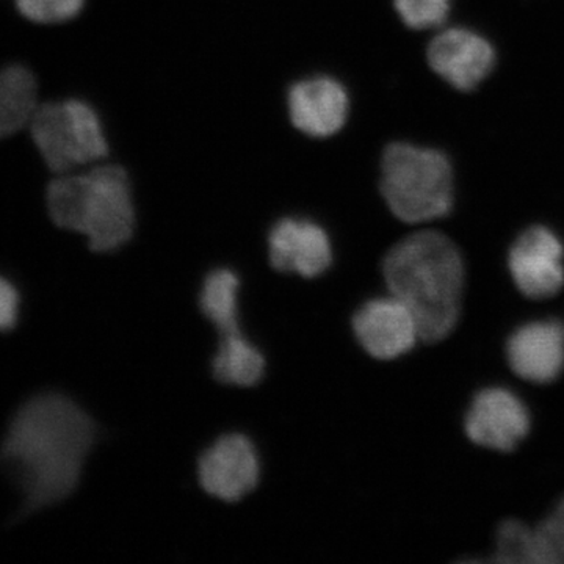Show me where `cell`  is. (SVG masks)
Listing matches in <instances>:
<instances>
[{"mask_svg":"<svg viewBox=\"0 0 564 564\" xmlns=\"http://www.w3.org/2000/svg\"><path fill=\"white\" fill-rule=\"evenodd\" d=\"M95 441V422L68 397L46 392L22 404L0 447V459L22 496L21 513L68 499Z\"/></svg>","mask_w":564,"mask_h":564,"instance_id":"cell-1","label":"cell"},{"mask_svg":"<svg viewBox=\"0 0 564 564\" xmlns=\"http://www.w3.org/2000/svg\"><path fill=\"white\" fill-rule=\"evenodd\" d=\"M384 280L395 299L411 311L421 339L437 343L458 323L464 263L443 234L423 231L397 243L386 256Z\"/></svg>","mask_w":564,"mask_h":564,"instance_id":"cell-2","label":"cell"},{"mask_svg":"<svg viewBox=\"0 0 564 564\" xmlns=\"http://www.w3.org/2000/svg\"><path fill=\"white\" fill-rule=\"evenodd\" d=\"M47 207L55 225L87 237L96 252L117 251L135 231V207L128 173L99 165L51 182Z\"/></svg>","mask_w":564,"mask_h":564,"instance_id":"cell-3","label":"cell"},{"mask_svg":"<svg viewBox=\"0 0 564 564\" xmlns=\"http://www.w3.org/2000/svg\"><path fill=\"white\" fill-rule=\"evenodd\" d=\"M381 193L389 209L406 223L444 217L454 202V174L443 152L393 143L381 161Z\"/></svg>","mask_w":564,"mask_h":564,"instance_id":"cell-4","label":"cell"},{"mask_svg":"<svg viewBox=\"0 0 564 564\" xmlns=\"http://www.w3.org/2000/svg\"><path fill=\"white\" fill-rule=\"evenodd\" d=\"M31 131L44 162L58 174L102 161L109 154L101 118L90 104L79 99L36 107Z\"/></svg>","mask_w":564,"mask_h":564,"instance_id":"cell-5","label":"cell"},{"mask_svg":"<svg viewBox=\"0 0 564 564\" xmlns=\"http://www.w3.org/2000/svg\"><path fill=\"white\" fill-rule=\"evenodd\" d=\"M508 267L519 291L533 300L556 295L564 285V248L554 231L544 226L527 229L508 256Z\"/></svg>","mask_w":564,"mask_h":564,"instance_id":"cell-6","label":"cell"},{"mask_svg":"<svg viewBox=\"0 0 564 564\" xmlns=\"http://www.w3.org/2000/svg\"><path fill=\"white\" fill-rule=\"evenodd\" d=\"M199 484L223 502H239L254 491L261 478L258 451L242 434L217 441L199 459Z\"/></svg>","mask_w":564,"mask_h":564,"instance_id":"cell-7","label":"cell"},{"mask_svg":"<svg viewBox=\"0 0 564 564\" xmlns=\"http://www.w3.org/2000/svg\"><path fill=\"white\" fill-rule=\"evenodd\" d=\"M529 430V410L507 388L484 389L475 395L467 411V436L481 447L511 452L524 440Z\"/></svg>","mask_w":564,"mask_h":564,"instance_id":"cell-8","label":"cell"},{"mask_svg":"<svg viewBox=\"0 0 564 564\" xmlns=\"http://www.w3.org/2000/svg\"><path fill=\"white\" fill-rule=\"evenodd\" d=\"M352 332L364 350L377 359H395L421 339L417 322L395 296L370 300L352 317Z\"/></svg>","mask_w":564,"mask_h":564,"instance_id":"cell-9","label":"cell"},{"mask_svg":"<svg viewBox=\"0 0 564 564\" xmlns=\"http://www.w3.org/2000/svg\"><path fill=\"white\" fill-rule=\"evenodd\" d=\"M270 262L278 272L317 278L333 263L328 234L317 223L284 218L269 236Z\"/></svg>","mask_w":564,"mask_h":564,"instance_id":"cell-10","label":"cell"},{"mask_svg":"<svg viewBox=\"0 0 564 564\" xmlns=\"http://www.w3.org/2000/svg\"><path fill=\"white\" fill-rule=\"evenodd\" d=\"M429 62L437 76L467 91L491 73L496 54L484 36L466 29H448L430 44Z\"/></svg>","mask_w":564,"mask_h":564,"instance_id":"cell-11","label":"cell"},{"mask_svg":"<svg viewBox=\"0 0 564 564\" xmlns=\"http://www.w3.org/2000/svg\"><path fill=\"white\" fill-rule=\"evenodd\" d=\"M513 372L536 384L552 383L564 370V328L556 321L525 323L507 345Z\"/></svg>","mask_w":564,"mask_h":564,"instance_id":"cell-12","label":"cell"},{"mask_svg":"<svg viewBox=\"0 0 564 564\" xmlns=\"http://www.w3.org/2000/svg\"><path fill=\"white\" fill-rule=\"evenodd\" d=\"M288 104L293 126L315 139H326L339 132L350 109L344 85L326 76L311 77L293 85Z\"/></svg>","mask_w":564,"mask_h":564,"instance_id":"cell-13","label":"cell"},{"mask_svg":"<svg viewBox=\"0 0 564 564\" xmlns=\"http://www.w3.org/2000/svg\"><path fill=\"white\" fill-rule=\"evenodd\" d=\"M39 84L28 66L9 65L0 69V139L31 124L39 107Z\"/></svg>","mask_w":564,"mask_h":564,"instance_id":"cell-14","label":"cell"},{"mask_svg":"<svg viewBox=\"0 0 564 564\" xmlns=\"http://www.w3.org/2000/svg\"><path fill=\"white\" fill-rule=\"evenodd\" d=\"M265 359L242 333L221 336L214 358V377L223 384L251 388L262 380Z\"/></svg>","mask_w":564,"mask_h":564,"instance_id":"cell-15","label":"cell"},{"mask_svg":"<svg viewBox=\"0 0 564 564\" xmlns=\"http://www.w3.org/2000/svg\"><path fill=\"white\" fill-rule=\"evenodd\" d=\"M240 281L231 270H215L204 281L199 306L221 336L240 332Z\"/></svg>","mask_w":564,"mask_h":564,"instance_id":"cell-16","label":"cell"},{"mask_svg":"<svg viewBox=\"0 0 564 564\" xmlns=\"http://www.w3.org/2000/svg\"><path fill=\"white\" fill-rule=\"evenodd\" d=\"M496 562L533 563V529L522 522L505 521L497 530Z\"/></svg>","mask_w":564,"mask_h":564,"instance_id":"cell-17","label":"cell"},{"mask_svg":"<svg viewBox=\"0 0 564 564\" xmlns=\"http://www.w3.org/2000/svg\"><path fill=\"white\" fill-rule=\"evenodd\" d=\"M404 24L415 31L440 28L447 20L451 0H393Z\"/></svg>","mask_w":564,"mask_h":564,"instance_id":"cell-18","label":"cell"},{"mask_svg":"<svg viewBox=\"0 0 564 564\" xmlns=\"http://www.w3.org/2000/svg\"><path fill=\"white\" fill-rule=\"evenodd\" d=\"M533 563L564 564V522L555 514L533 529Z\"/></svg>","mask_w":564,"mask_h":564,"instance_id":"cell-19","label":"cell"},{"mask_svg":"<svg viewBox=\"0 0 564 564\" xmlns=\"http://www.w3.org/2000/svg\"><path fill=\"white\" fill-rule=\"evenodd\" d=\"M87 0H17L22 17L39 24H61L73 20Z\"/></svg>","mask_w":564,"mask_h":564,"instance_id":"cell-20","label":"cell"},{"mask_svg":"<svg viewBox=\"0 0 564 564\" xmlns=\"http://www.w3.org/2000/svg\"><path fill=\"white\" fill-rule=\"evenodd\" d=\"M20 315V293L9 280L0 276V332L14 328Z\"/></svg>","mask_w":564,"mask_h":564,"instance_id":"cell-21","label":"cell"},{"mask_svg":"<svg viewBox=\"0 0 564 564\" xmlns=\"http://www.w3.org/2000/svg\"><path fill=\"white\" fill-rule=\"evenodd\" d=\"M554 514L556 516V518L562 519V521L564 522V497L562 500H560V503L556 505Z\"/></svg>","mask_w":564,"mask_h":564,"instance_id":"cell-22","label":"cell"}]
</instances>
